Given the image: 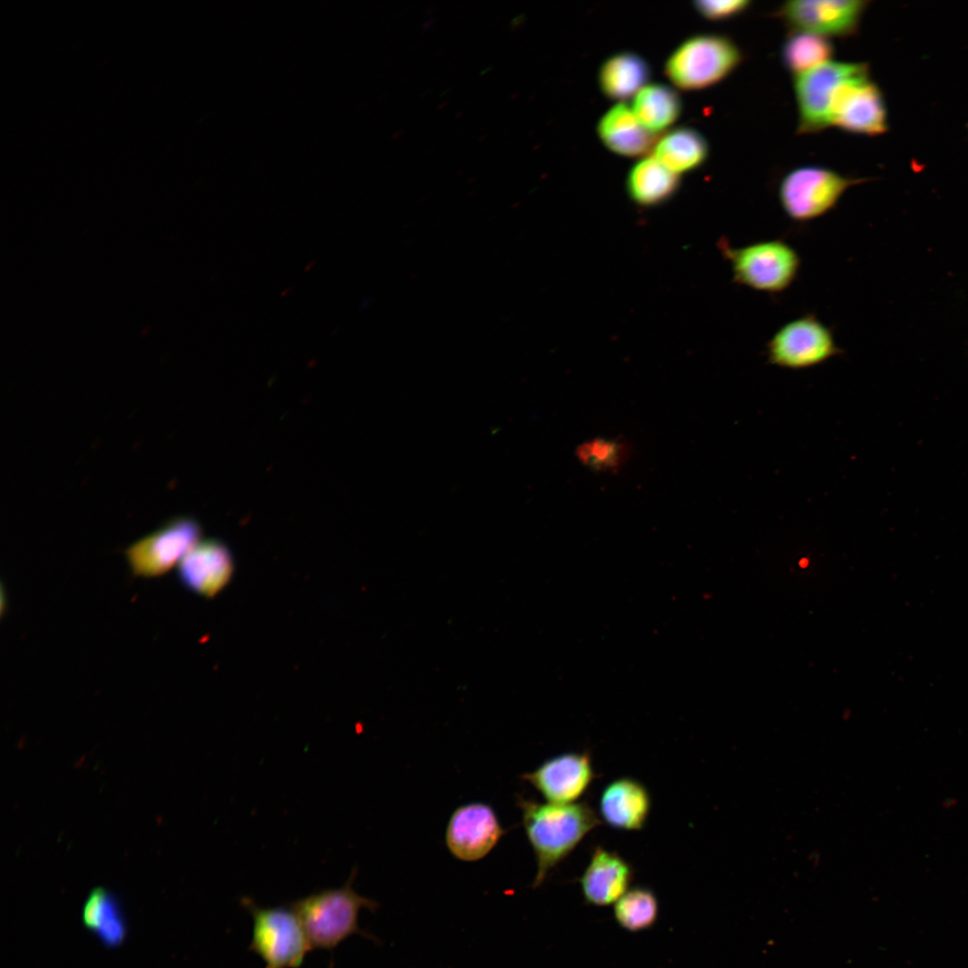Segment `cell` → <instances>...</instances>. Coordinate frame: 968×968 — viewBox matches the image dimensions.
Returning a JSON list of instances; mask_svg holds the SVG:
<instances>
[{
	"label": "cell",
	"mask_w": 968,
	"mask_h": 968,
	"mask_svg": "<svg viewBox=\"0 0 968 968\" xmlns=\"http://www.w3.org/2000/svg\"><path fill=\"white\" fill-rule=\"evenodd\" d=\"M834 55L830 39L807 31H790L781 50L782 65L792 77L833 60Z\"/></svg>",
	"instance_id": "obj_23"
},
{
	"label": "cell",
	"mask_w": 968,
	"mask_h": 968,
	"mask_svg": "<svg viewBox=\"0 0 968 968\" xmlns=\"http://www.w3.org/2000/svg\"><path fill=\"white\" fill-rule=\"evenodd\" d=\"M868 73L869 65L865 63L831 60L793 77L798 134H817L829 128L832 106L841 87Z\"/></svg>",
	"instance_id": "obj_7"
},
{
	"label": "cell",
	"mask_w": 968,
	"mask_h": 968,
	"mask_svg": "<svg viewBox=\"0 0 968 968\" xmlns=\"http://www.w3.org/2000/svg\"><path fill=\"white\" fill-rule=\"evenodd\" d=\"M841 351L831 329L811 314L782 325L766 344L768 362L788 369L817 366Z\"/></svg>",
	"instance_id": "obj_8"
},
{
	"label": "cell",
	"mask_w": 968,
	"mask_h": 968,
	"mask_svg": "<svg viewBox=\"0 0 968 968\" xmlns=\"http://www.w3.org/2000/svg\"><path fill=\"white\" fill-rule=\"evenodd\" d=\"M696 12L704 18L726 21L745 13L750 6L748 0H699L693 3Z\"/></svg>",
	"instance_id": "obj_26"
},
{
	"label": "cell",
	"mask_w": 968,
	"mask_h": 968,
	"mask_svg": "<svg viewBox=\"0 0 968 968\" xmlns=\"http://www.w3.org/2000/svg\"><path fill=\"white\" fill-rule=\"evenodd\" d=\"M868 4L866 0H792L782 3L775 14L790 31L845 38L858 31Z\"/></svg>",
	"instance_id": "obj_10"
},
{
	"label": "cell",
	"mask_w": 968,
	"mask_h": 968,
	"mask_svg": "<svg viewBox=\"0 0 968 968\" xmlns=\"http://www.w3.org/2000/svg\"><path fill=\"white\" fill-rule=\"evenodd\" d=\"M506 833L490 805L471 802L459 806L452 813L445 829V844L457 860L476 861L487 856Z\"/></svg>",
	"instance_id": "obj_12"
},
{
	"label": "cell",
	"mask_w": 968,
	"mask_h": 968,
	"mask_svg": "<svg viewBox=\"0 0 968 968\" xmlns=\"http://www.w3.org/2000/svg\"><path fill=\"white\" fill-rule=\"evenodd\" d=\"M861 182L825 167L802 166L782 177L778 199L791 220L808 222L829 212L849 188Z\"/></svg>",
	"instance_id": "obj_6"
},
{
	"label": "cell",
	"mask_w": 968,
	"mask_h": 968,
	"mask_svg": "<svg viewBox=\"0 0 968 968\" xmlns=\"http://www.w3.org/2000/svg\"><path fill=\"white\" fill-rule=\"evenodd\" d=\"M634 878L631 864L618 852L594 847L580 879L581 892L589 905L614 904L629 888Z\"/></svg>",
	"instance_id": "obj_14"
},
{
	"label": "cell",
	"mask_w": 968,
	"mask_h": 968,
	"mask_svg": "<svg viewBox=\"0 0 968 968\" xmlns=\"http://www.w3.org/2000/svg\"><path fill=\"white\" fill-rule=\"evenodd\" d=\"M201 532L193 518L170 519L126 549L125 558L133 575L150 578L168 573L200 540Z\"/></svg>",
	"instance_id": "obj_9"
},
{
	"label": "cell",
	"mask_w": 968,
	"mask_h": 968,
	"mask_svg": "<svg viewBox=\"0 0 968 968\" xmlns=\"http://www.w3.org/2000/svg\"><path fill=\"white\" fill-rule=\"evenodd\" d=\"M549 802H575L596 777L588 751L565 752L551 756L521 776Z\"/></svg>",
	"instance_id": "obj_13"
},
{
	"label": "cell",
	"mask_w": 968,
	"mask_h": 968,
	"mask_svg": "<svg viewBox=\"0 0 968 968\" xmlns=\"http://www.w3.org/2000/svg\"><path fill=\"white\" fill-rule=\"evenodd\" d=\"M651 805L647 788L633 777L622 776L602 790L599 812L602 820L615 829L640 830L647 821Z\"/></svg>",
	"instance_id": "obj_16"
},
{
	"label": "cell",
	"mask_w": 968,
	"mask_h": 968,
	"mask_svg": "<svg viewBox=\"0 0 968 968\" xmlns=\"http://www.w3.org/2000/svg\"><path fill=\"white\" fill-rule=\"evenodd\" d=\"M355 875L353 869L341 887L320 890L289 903L297 913L312 949L333 951L352 935L379 943L375 936L359 926L360 910L375 912L379 904L353 889Z\"/></svg>",
	"instance_id": "obj_2"
},
{
	"label": "cell",
	"mask_w": 968,
	"mask_h": 968,
	"mask_svg": "<svg viewBox=\"0 0 968 968\" xmlns=\"http://www.w3.org/2000/svg\"><path fill=\"white\" fill-rule=\"evenodd\" d=\"M627 190L639 205L652 206L670 199L678 190L679 176L653 156L635 164L627 177Z\"/></svg>",
	"instance_id": "obj_20"
},
{
	"label": "cell",
	"mask_w": 968,
	"mask_h": 968,
	"mask_svg": "<svg viewBox=\"0 0 968 968\" xmlns=\"http://www.w3.org/2000/svg\"><path fill=\"white\" fill-rule=\"evenodd\" d=\"M597 134L611 151L625 157L644 156L653 151L657 134L646 129L632 108L619 102L609 109L597 125Z\"/></svg>",
	"instance_id": "obj_17"
},
{
	"label": "cell",
	"mask_w": 968,
	"mask_h": 968,
	"mask_svg": "<svg viewBox=\"0 0 968 968\" xmlns=\"http://www.w3.org/2000/svg\"><path fill=\"white\" fill-rule=\"evenodd\" d=\"M719 248L730 266L732 281L756 291L786 290L797 279L801 266L797 250L782 239L732 246L722 238Z\"/></svg>",
	"instance_id": "obj_3"
},
{
	"label": "cell",
	"mask_w": 968,
	"mask_h": 968,
	"mask_svg": "<svg viewBox=\"0 0 968 968\" xmlns=\"http://www.w3.org/2000/svg\"><path fill=\"white\" fill-rule=\"evenodd\" d=\"M830 125L850 134L868 136L886 132L887 110L880 88L869 73L841 87L831 109Z\"/></svg>",
	"instance_id": "obj_11"
},
{
	"label": "cell",
	"mask_w": 968,
	"mask_h": 968,
	"mask_svg": "<svg viewBox=\"0 0 968 968\" xmlns=\"http://www.w3.org/2000/svg\"><path fill=\"white\" fill-rule=\"evenodd\" d=\"M651 77V68L644 58L639 55L623 51L607 58L598 73V82L601 92L609 99L623 101L647 85Z\"/></svg>",
	"instance_id": "obj_18"
},
{
	"label": "cell",
	"mask_w": 968,
	"mask_h": 968,
	"mask_svg": "<svg viewBox=\"0 0 968 968\" xmlns=\"http://www.w3.org/2000/svg\"><path fill=\"white\" fill-rule=\"evenodd\" d=\"M241 904L253 919L249 949L263 959L265 968L300 967L312 947L294 910L289 904L261 907L246 896Z\"/></svg>",
	"instance_id": "obj_5"
},
{
	"label": "cell",
	"mask_w": 968,
	"mask_h": 968,
	"mask_svg": "<svg viewBox=\"0 0 968 968\" xmlns=\"http://www.w3.org/2000/svg\"><path fill=\"white\" fill-rule=\"evenodd\" d=\"M742 60V51L730 38L704 33L683 41L668 57L664 72L679 89L702 90L727 78Z\"/></svg>",
	"instance_id": "obj_4"
},
{
	"label": "cell",
	"mask_w": 968,
	"mask_h": 968,
	"mask_svg": "<svg viewBox=\"0 0 968 968\" xmlns=\"http://www.w3.org/2000/svg\"><path fill=\"white\" fill-rule=\"evenodd\" d=\"M517 805L536 859L537 872L532 886L537 888L601 820L586 801L560 804L518 796Z\"/></svg>",
	"instance_id": "obj_1"
},
{
	"label": "cell",
	"mask_w": 968,
	"mask_h": 968,
	"mask_svg": "<svg viewBox=\"0 0 968 968\" xmlns=\"http://www.w3.org/2000/svg\"><path fill=\"white\" fill-rule=\"evenodd\" d=\"M613 914L618 925L629 932L646 930L658 920L659 901L651 888L635 886L614 903Z\"/></svg>",
	"instance_id": "obj_24"
},
{
	"label": "cell",
	"mask_w": 968,
	"mask_h": 968,
	"mask_svg": "<svg viewBox=\"0 0 968 968\" xmlns=\"http://www.w3.org/2000/svg\"><path fill=\"white\" fill-rule=\"evenodd\" d=\"M708 155L706 139L699 131L690 127L666 132L658 138L653 149V157L678 175L701 167Z\"/></svg>",
	"instance_id": "obj_19"
},
{
	"label": "cell",
	"mask_w": 968,
	"mask_h": 968,
	"mask_svg": "<svg viewBox=\"0 0 968 968\" xmlns=\"http://www.w3.org/2000/svg\"><path fill=\"white\" fill-rule=\"evenodd\" d=\"M631 454L630 446L618 437L597 436L580 444L575 454L581 464L601 473L618 471Z\"/></svg>",
	"instance_id": "obj_25"
},
{
	"label": "cell",
	"mask_w": 968,
	"mask_h": 968,
	"mask_svg": "<svg viewBox=\"0 0 968 968\" xmlns=\"http://www.w3.org/2000/svg\"><path fill=\"white\" fill-rule=\"evenodd\" d=\"M631 108L646 129L658 134L679 117L682 103L673 88L662 83H652L636 93Z\"/></svg>",
	"instance_id": "obj_21"
},
{
	"label": "cell",
	"mask_w": 968,
	"mask_h": 968,
	"mask_svg": "<svg viewBox=\"0 0 968 968\" xmlns=\"http://www.w3.org/2000/svg\"><path fill=\"white\" fill-rule=\"evenodd\" d=\"M178 577L192 592L210 598L229 581L233 561L228 548L216 540H199L178 564Z\"/></svg>",
	"instance_id": "obj_15"
},
{
	"label": "cell",
	"mask_w": 968,
	"mask_h": 968,
	"mask_svg": "<svg viewBox=\"0 0 968 968\" xmlns=\"http://www.w3.org/2000/svg\"><path fill=\"white\" fill-rule=\"evenodd\" d=\"M82 920L100 941L108 946L122 943L126 934V924L117 897L109 891L97 888L87 897Z\"/></svg>",
	"instance_id": "obj_22"
}]
</instances>
